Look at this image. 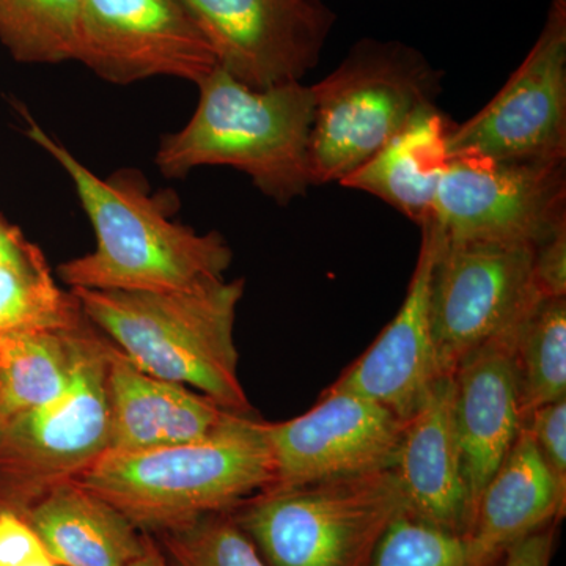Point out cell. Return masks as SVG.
I'll use <instances>...</instances> for the list:
<instances>
[{
    "instance_id": "obj_1",
    "label": "cell",
    "mask_w": 566,
    "mask_h": 566,
    "mask_svg": "<svg viewBox=\"0 0 566 566\" xmlns=\"http://www.w3.org/2000/svg\"><path fill=\"white\" fill-rule=\"evenodd\" d=\"M28 123V136L69 174L95 230V251L59 266L70 290L178 292L223 279L233 252L221 234L170 221L139 181L126 175L102 180L35 122Z\"/></svg>"
},
{
    "instance_id": "obj_2",
    "label": "cell",
    "mask_w": 566,
    "mask_h": 566,
    "mask_svg": "<svg viewBox=\"0 0 566 566\" xmlns=\"http://www.w3.org/2000/svg\"><path fill=\"white\" fill-rule=\"evenodd\" d=\"M87 322L140 370L252 415L238 375L234 322L243 279L178 292L71 289Z\"/></svg>"
},
{
    "instance_id": "obj_3",
    "label": "cell",
    "mask_w": 566,
    "mask_h": 566,
    "mask_svg": "<svg viewBox=\"0 0 566 566\" xmlns=\"http://www.w3.org/2000/svg\"><path fill=\"white\" fill-rule=\"evenodd\" d=\"M93 493L156 535L229 513L274 483L266 422L234 415L218 433L147 452H106L80 476Z\"/></svg>"
},
{
    "instance_id": "obj_4",
    "label": "cell",
    "mask_w": 566,
    "mask_h": 566,
    "mask_svg": "<svg viewBox=\"0 0 566 566\" xmlns=\"http://www.w3.org/2000/svg\"><path fill=\"white\" fill-rule=\"evenodd\" d=\"M181 132L164 137L155 163L164 177L200 166H229L281 205L312 188L308 139L314 93L301 82L255 91L216 66Z\"/></svg>"
},
{
    "instance_id": "obj_5",
    "label": "cell",
    "mask_w": 566,
    "mask_h": 566,
    "mask_svg": "<svg viewBox=\"0 0 566 566\" xmlns=\"http://www.w3.org/2000/svg\"><path fill=\"white\" fill-rule=\"evenodd\" d=\"M441 71L400 41L363 40L314 93L308 139L312 186L340 182L436 106Z\"/></svg>"
},
{
    "instance_id": "obj_6",
    "label": "cell",
    "mask_w": 566,
    "mask_h": 566,
    "mask_svg": "<svg viewBox=\"0 0 566 566\" xmlns=\"http://www.w3.org/2000/svg\"><path fill=\"white\" fill-rule=\"evenodd\" d=\"M401 510L390 468L263 491L229 515L266 566H370Z\"/></svg>"
},
{
    "instance_id": "obj_7",
    "label": "cell",
    "mask_w": 566,
    "mask_h": 566,
    "mask_svg": "<svg viewBox=\"0 0 566 566\" xmlns=\"http://www.w3.org/2000/svg\"><path fill=\"white\" fill-rule=\"evenodd\" d=\"M107 338L87 318L76 331V357L65 394L50 405L0 420V457L17 474L10 512L22 515L59 483L80 479L109 450Z\"/></svg>"
},
{
    "instance_id": "obj_8",
    "label": "cell",
    "mask_w": 566,
    "mask_h": 566,
    "mask_svg": "<svg viewBox=\"0 0 566 566\" xmlns=\"http://www.w3.org/2000/svg\"><path fill=\"white\" fill-rule=\"evenodd\" d=\"M534 249L524 244L444 243L431 283V327L441 376L515 329L542 300Z\"/></svg>"
},
{
    "instance_id": "obj_9",
    "label": "cell",
    "mask_w": 566,
    "mask_h": 566,
    "mask_svg": "<svg viewBox=\"0 0 566 566\" xmlns=\"http://www.w3.org/2000/svg\"><path fill=\"white\" fill-rule=\"evenodd\" d=\"M450 159L566 161V0H553L531 52L493 99L449 133Z\"/></svg>"
},
{
    "instance_id": "obj_10",
    "label": "cell",
    "mask_w": 566,
    "mask_h": 566,
    "mask_svg": "<svg viewBox=\"0 0 566 566\" xmlns=\"http://www.w3.org/2000/svg\"><path fill=\"white\" fill-rule=\"evenodd\" d=\"M431 221L449 243L535 248L566 226L565 164L452 158Z\"/></svg>"
},
{
    "instance_id": "obj_11",
    "label": "cell",
    "mask_w": 566,
    "mask_h": 566,
    "mask_svg": "<svg viewBox=\"0 0 566 566\" xmlns=\"http://www.w3.org/2000/svg\"><path fill=\"white\" fill-rule=\"evenodd\" d=\"M74 61L122 85L155 76L199 85L218 66L181 0H82Z\"/></svg>"
},
{
    "instance_id": "obj_12",
    "label": "cell",
    "mask_w": 566,
    "mask_h": 566,
    "mask_svg": "<svg viewBox=\"0 0 566 566\" xmlns=\"http://www.w3.org/2000/svg\"><path fill=\"white\" fill-rule=\"evenodd\" d=\"M218 66L255 91L301 82L318 65L335 13L322 0H181Z\"/></svg>"
},
{
    "instance_id": "obj_13",
    "label": "cell",
    "mask_w": 566,
    "mask_h": 566,
    "mask_svg": "<svg viewBox=\"0 0 566 566\" xmlns=\"http://www.w3.org/2000/svg\"><path fill=\"white\" fill-rule=\"evenodd\" d=\"M403 427V419L370 398L327 387L311 411L266 422L274 461L270 490L394 468Z\"/></svg>"
},
{
    "instance_id": "obj_14",
    "label": "cell",
    "mask_w": 566,
    "mask_h": 566,
    "mask_svg": "<svg viewBox=\"0 0 566 566\" xmlns=\"http://www.w3.org/2000/svg\"><path fill=\"white\" fill-rule=\"evenodd\" d=\"M420 230L419 255L400 311L370 348L329 387L370 398L403 420L441 378L431 327V283L444 233L431 219Z\"/></svg>"
},
{
    "instance_id": "obj_15",
    "label": "cell",
    "mask_w": 566,
    "mask_h": 566,
    "mask_svg": "<svg viewBox=\"0 0 566 566\" xmlns=\"http://www.w3.org/2000/svg\"><path fill=\"white\" fill-rule=\"evenodd\" d=\"M517 326L476 349L453 374V416L471 524L480 495L523 427L515 364Z\"/></svg>"
},
{
    "instance_id": "obj_16",
    "label": "cell",
    "mask_w": 566,
    "mask_h": 566,
    "mask_svg": "<svg viewBox=\"0 0 566 566\" xmlns=\"http://www.w3.org/2000/svg\"><path fill=\"white\" fill-rule=\"evenodd\" d=\"M453 376H441L405 420L394 472L405 510L453 534L471 524L468 488L453 416Z\"/></svg>"
},
{
    "instance_id": "obj_17",
    "label": "cell",
    "mask_w": 566,
    "mask_h": 566,
    "mask_svg": "<svg viewBox=\"0 0 566 566\" xmlns=\"http://www.w3.org/2000/svg\"><path fill=\"white\" fill-rule=\"evenodd\" d=\"M107 395L111 408L107 452H147L203 441L237 415L191 387L140 370L111 342Z\"/></svg>"
},
{
    "instance_id": "obj_18",
    "label": "cell",
    "mask_w": 566,
    "mask_h": 566,
    "mask_svg": "<svg viewBox=\"0 0 566 566\" xmlns=\"http://www.w3.org/2000/svg\"><path fill=\"white\" fill-rule=\"evenodd\" d=\"M565 513L566 494L523 424L480 495L465 538L476 560L499 566L510 546L547 524H560Z\"/></svg>"
},
{
    "instance_id": "obj_19",
    "label": "cell",
    "mask_w": 566,
    "mask_h": 566,
    "mask_svg": "<svg viewBox=\"0 0 566 566\" xmlns=\"http://www.w3.org/2000/svg\"><path fill=\"white\" fill-rule=\"evenodd\" d=\"M59 566H129L148 534L80 480L59 483L22 512Z\"/></svg>"
},
{
    "instance_id": "obj_20",
    "label": "cell",
    "mask_w": 566,
    "mask_h": 566,
    "mask_svg": "<svg viewBox=\"0 0 566 566\" xmlns=\"http://www.w3.org/2000/svg\"><path fill=\"white\" fill-rule=\"evenodd\" d=\"M450 128L452 122L438 106L419 112L340 185L378 197L422 226L433 216L436 193L450 164Z\"/></svg>"
},
{
    "instance_id": "obj_21",
    "label": "cell",
    "mask_w": 566,
    "mask_h": 566,
    "mask_svg": "<svg viewBox=\"0 0 566 566\" xmlns=\"http://www.w3.org/2000/svg\"><path fill=\"white\" fill-rule=\"evenodd\" d=\"M80 324L0 334V420L50 405L65 394Z\"/></svg>"
},
{
    "instance_id": "obj_22",
    "label": "cell",
    "mask_w": 566,
    "mask_h": 566,
    "mask_svg": "<svg viewBox=\"0 0 566 566\" xmlns=\"http://www.w3.org/2000/svg\"><path fill=\"white\" fill-rule=\"evenodd\" d=\"M82 319L80 304L57 285L43 252L18 234L0 253V334L70 329Z\"/></svg>"
},
{
    "instance_id": "obj_23",
    "label": "cell",
    "mask_w": 566,
    "mask_h": 566,
    "mask_svg": "<svg viewBox=\"0 0 566 566\" xmlns=\"http://www.w3.org/2000/svg\"><path fill=\"white\" fill-rule=\"evenodd\" d=\"M523 423L542 406L566 398V296L542 297L515 334Z\"/></svg>"
},
{
    "instance_id": "obj_24",
    "label": "cell",
    "mask_w": 566,
    "mask_h": 566,
    "mask_svg": "<svg viewBox=\"0 0 566 566\" xmlns=\"http://www.w3.org/2000/svg\"><path fill=\"white\" fill-rule=\"evenodd\" d=\"M82 0H0V43L14 61H74Z\"/></svg>"
},
{
    "instance_id": "obj_25",
    "label": "cell",
    "mask_w": 566,
    "mask_h": 566,
    "mask_svg": "<svg viewBox=\"0 0 566 566\" xmlns=\"http://www.w3.org/2000/svg\"><path fill=\"white\" fill-rule=\"evenodd\" d=\"M172 566H266L229 513L151 535Z\"/></svg>"
},
{
    "instance_id": "obj_26",
    "label": "cell",
    "mask_w": 566,
    "mask_h": 566,
    "mask_svg": "<svg viewBox=\"0 0 566 566\" xmlns=\"http://www.w3.org/2000/svg\"><path fill=\"white\" fill-rule=\"evenodd\" d=\"M370 566H488L464 535L424 523L401 510L376 546Z\"/></svg>"
},
{
    "instance_id": "obj_27",
    "label": "cell",
    "mask_w": 566,
    "mask_h": 566,
    "mask_svg": "<svg viewBox=\"0 0 566 566\" xmlns=\"http://www.w3.org/2000/svg\"><path fill=\"white\" fill-rule=\"evenodd\" d=\"M523 424L531 431L562 493L566 494V398L535 409Z\"/></svg>"
},
{
    "instance_id": "obj_28",
    "label": "cell",
    "mask_w": 566,
    "mask_h": 566,
    "mask_svg": "<svg viewBox=\"0 0 566 566\" xmlns=\"http://www.w3.org/2000/svg\"><path fill=\"white\" fill-rule=\"evenodd\" d=\"M0 566L59 565L24 517L0 510Z\"/></svg>"
},
{
    "instance_id": "obj_29",
    "label": "cell",
    "mask_w": 566,
    "mask_h": 566,
    "mask_svg": "<svg viewBox=\"0 0 566 566\" xmlns=\"http://www.w3.org/2000/svg\"><path fill=\"white\" fill-rule=\"evenodd\" d=\"M534 283L539 296H566V226L535 245Z\"/></svg>"
},
{
    "instance_id": "obj_30",
    "label": "cell",
    "mask_w": 566,
    "mask_h": 566,
    "mask_svg": "<svg viewBox=\"0 0 566 566\" xmlns=\"http://www.w3.org/2000/svg\"><path fill=\"white\" fill-rule=\"evenodd\" d=\"M558 523L532 532L510 546L499 566H551L556 547Z\"/></svg>"
},
{
    "instance_id": "obj_31",
    "label": "cell",
    "mask_w": 566,
    "mask_h": 566,
    "mask_svg": "<svg viewBox=\"0 0 566 566\" xmlns=\"http://www.w3.org/2000/svg\"><path fill=\"white\" fill-rule=\"evenodd\" d=\"M129 566H172L167 560L166 554L158 545L155 538L148 534L147 545H145L144 553L140 554L136 560Z\"/></svg>"
}]
</instances>
